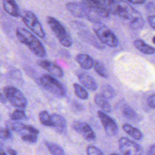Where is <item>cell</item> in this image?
<instances>
[{
  "mask_svg": "<svg viewBox=\"0 0 155 155\" xmlns=\"http://www.w3.org/2000/svg\"><path fill=\"white\" fill-rule=\"evenodd\" d=\"M102 1L110 13L124 19L131 21L140 15L136 9L124 0H102Z\"/></svg>",
  "mask_w": 155,
  "mask_h": 155,
  "instance_id": "cell-1",
  "label": "cell"
},
{
  "mask_svg": "<svg viewBox=\"0 0 155 155\" xmlns=\"http://www.w3.org/2000/svg\"><path fill=\"white\" fill-rule=\"evenodd\" d=\"M16 35L19 42L25 45L34 54L39 58L45 56L46 51L42 44L30 31L19 27L16 30Z\"/></svg>",
  "mask_w": 155,
  "mask_h": 155,
  "instance_id": "cell-2",
  "label": "cell"
},
{
  "mask_svg": "<svg viewBox=\"0 0 155 155\" xmlns=\"http://www.w3.org/2000/svg\"><path fill=\"white\" fill-rule=\"evenodd\" d=\"M39 82L43 88L55 96L62 97L65 95V90L64 86L54 76L44 74L39 78Z\"/></svg>",
  "mask_w": 155,
  "mask_h": 155,
  "instance_id": "cell-3",
  "label": "cell"
},
{
  "mask_svg": "<svg viewBox=\"0 0 155 155\" xmlns=\"http://www.w3.org/2000/svg\"><path fill=\"white\" fill-rule=\"evenodd\" d=\"M93 29L97 38L104 45L110 47H116L118 45L119 42L116 36L102 22L94 24Z\"/></svg>",
  "mask_w": 155,
  "mask_h": 155,
  "instance_id": "cell-4",
  "label": "cell"
},
{
  "mask_svg": "<svg viewBox=\"0 0 155 155\" xmlns=\"http://www.w3.org/2000/svg\"><path fill=\"white\" fill-rule=\"evenodd\" d=\"M47 21L61 45L66 47H71L73 42L72 39L60 22L51 16H48Z\"/></svg>",
  "mask_w": 155,
  "mask_h": 155,
  "instance_id": "cell-5",
  "label": "cell"
},
{
  "mask_svg": "<svg viewBox=\"0 0 155 155\" xmlns=\"http://www.w3.org/2000/svg\"><path fill=\"white\" fill-rule=\"evenodd\" d=\"M3 92L10 103L15 107L24 109L27 106V100L23 93L13 86H6L3 89Z\"/></svg>",
  "mask_w": 155,
  "mask_h": 155,
  "instance_id": "cell-6",
  "label": "cell"
},
{
  "mask_svg": "<svg viewBox=\"0 0 155 155\" xmlns=\"http://www.w3.org/2000/svg\"><path fill=\"white\" fill-rule=\"evenodd\" d=\"M24 24L35 35L41 38L45 36L44 30L36 16L31 11H25L22 15Z\"/></svg>",
  "mask_w": 155,
  "mask_h": 155,
  "instance_id": "cell-7",
  "label": "cell"
},
{
  "mask_svg": "<svg viewBox=\"0 0 155 155\" xmlns=\"http://www.w3.org/2000/svg\"><path fill=\"white\" fill-rule=\"evenodd\" d=\"M119 148L123 155H143L142 147L134 141L125 137L119 139Z\"/></svg>",
  "mask_w": 155,
  "mask_h": 155,
  "instance_id": "cell-8",
  "label": "cell"
},
{
  "mask_svg": "<svg viewBox=\"0 0 155 155\" xmlns=\"http://www.w3.org/2000/svg\"><path fill=\"white\" fill-rule=\"evenodd\" d=\"M73 129L80 134L85 140L89 142H93L96 140V136L91 128L85 122L75 120L73 122Z\"/></svg>",
  "mask_w": 155,
  "mask_h": 155,
  "instance_id": "cell-9",
  "label": "cell"
},
{
  "mask_svg": "<svg viewBox=\"0 0 155 155\" xmlns=\"http://www.w3.org/2000/svg\"><path fill=\"white\" fill-rule=\"evenodd\" d=\"M97 115L107 134L110 136H115L118 132V127L115 121L102 111H97Z\"/></svg>",
  "mask_w": 155,
  "mask_h": 155,
  "instance_id": "cell-10",
  "label": "cell"
},
{
  "mask_svg": "<svg viewBox=\"0 0 155 155\" xmlns=\"http://www.w3.org/2000/svg\"><path fill=\"white\" fill-rule=\"evenodd\" d=\"M38 64L54 77L61 78L64 76V72L61 68L54 62L47 60H41L38 62Z\"/></svg>",
  "mask_w": 155,
  "mask_h": 155,
  "instance_id": "cell-11",
  "label": "cell"
},
{
  "mask_svg": "<svg viewBox=\"0 0 155 155\" xmlns=\"http://www.w3.org/2000/svg\"><path fill=\"white\" fill-rule=\"evenodd\" d=\"M79 36L82 40L99 50H103L105 48L104 45L99 40V39L96 38L88 31H81L79 33Z\"/></svg>",
  "mask_w": 155,
  "mask_h": 155,
  "instance_id": "cell-12",
  "label": "cell"
},
{
  "mask_svg": "<svg viewBox=\"0 0 155 155\" xmlns=\"http://www.w3.org/2000/svg\"><path fill=\"white\" fill-rule=\"evenodd\" d=\"M67 10L74 17L85 18V12L81 3L70 2L65 5Z\"/></svg>",
  "mask_w": 155,
  "mask_h": 155,
  "instance_id": "cell-13",
  "label": "cell"
},
{
  "mask_svg": "<svg viewBox=\"0 0 155 155\" xmlns=\"http://www.w3.org/2000/svg\"><path fill=\"white\" fill-rule=\"evenodd\" d=\"M75 60L81 67L84 70H90L94 66V61L93 59L87 54L79 53L77 54L75 57Z\"/></svg>",
  "mask_w": 155,
  "mask_h": 155,
  "instance_id": "cell-14",
  "label": "cell"
},
{
  "mask_svg": "<svg viewBox=\"0 0 155 155\" xmlns=\"http://www.w3.org/2000/svg\"><path fill=\"white\" fill-rule=\"evenodd\" d=\"M51 120L53 124V127L55 131L60 134L65 132L66 129V121L65 118L60 114L53 113L51 115Z\"/></svg>",
  "mask_w": 155,
  "mask_h": 155,
  "instance_id": "cell-15",
  "label": "cell"
},
{
  "mask_svg": "<svg viewBox=\"0 0 155 155\" xmlns=\"http://www.w3.org/2000/svg\"><path fill=\"white\" fill-rule=\"evenodd\" d=\"M80 82L87 89L91 91H95L97 88V84L95 79L87 73H81L78 75Z\"/></svg>",
  "mask_w": 155,
  "mask_h": 155,
  "instance_id": "cell-16",
  "label": "cell"
},
{
  "mask_svg": "<svg viewBox=\"0 0 155 155\" xmlns=\"http://www.w3.org/2000/svg\"><path fill=\"white\" fill-rule=\"evenodd\" d=\"M4 10L10 15L13 17H18L20 15L19 8L15 0H2Z\"/></svg>",
  "mask_w": 155,
  "mask_h": 155,
  "instance_id": "cell-17",
  "label": "cell"
},
{
  "mask_svg": "<svg viewBox=\"0 0 155 155\" xmlns=\"http://www.w3.org/2000/svg\"><path fill=\"white\" fill-rule=\"evenodd\" d=\"M95 104L102 110L103 112L110 113L111 111V106L107 99H106L101 93H97L94 96Z\"/></svg>",
  "mask_w": 155,
  "mask_h": 155,
  "instance_id": "cell-18",
  "label": "cell"
},
{
  "mask_svg": "<svg viewBox=\"0 0 155 155\" xmlns=\"http://www.w3.org/2000/svg\"><path fill=\"white\" fill-rule=\"evenodd\" d=\"M5 124L7 128L10 131L18 133L21 134H24V130H26V124H24L19 121L11 119L10 120H7Z\"/></svg>",
  "mask_w": 155,
  "mask_h": 155,
  "instance_id": "cell-19",
  "label": "cell"
},
{
  "mask_svg": "<svg viewBox=\"0 0 155 155\" xmlns=\"http://www.w3.org/2000/svg\"><path fill=\"white\" fill-rule=\"evenodd\" d=\"M134 46L140 52L145 54H153L155 53V48L151 47L141 39H136L133 42Z\"/></svg>",
  "mask_w": 155,
  "mask_h": 155,
  "instance_id": "cell-20",
  "label": "cell"
},
{
  "mask_svg": "<svg viewBox=\"0 0 155 155\" xmlns=\"http://www.w3.org/2000/svg\"><path fill=\"white\" fill-rule=\"evenodd\" d=\"M122 129L126 133H127L136 140H140L143 137V135L141 131L137 128H134L130 125L124 124L122 126Z\"/></svg>",
  "mask_w": 155,
  "mask_h": 155,
  "instance_id": "cell-21",
  "label": "cell"
},
{
  "mask_svg": "<svg viewBox=\"0 0 155 155\" xmlns=\"http://www.w3.org/2000/svg\"><path fill=\"white\" fill-rule=\"evenodd\" d=\"M94 68L96 72L101 77L104 78H108L109 77L108 72L102 62L99 61H95L94 64Z\"/></svg>",
  "mask_w": 155,
  "mask_h": 155,
  "instance_id": "cell-22",
  "label": "cell"
},
{
  "mask_svg": "<svg viewBox=\"0 0 155 155\" xmlns=\"http://www.w3.org/2000/svg\"><path fill=\"white\" fill-rule=\"evenodd\" d=\"M45 143L52 155H65L64 150L58 144L48 141L45 142Z\"/></svg>",
  "mask_w": 155,
  "mask_h": 155,
  "instance_id": "cell-23",
  "label": "cell"
},
{
  "mask_svg": "<svg viewBox=\"0 0 155 155\" xmlns=\"http://www.w3.org/2000/svg\"><path fill=\"white\" fill-rule=\"evenodd\" d=\"M39 118L42 124L47 127H52L53 126L51 116L48 114L47 111H41L39 113Z\"/></svg>",
  "mask_w": 155,
  "mask_h": 155,
  "instance_id": "cell-24",
  "label": "cell"
},
{
  "mask_svg": "<svg viewBox=\"0 0 155 155\" xmlns=\"http://www.w3.org/2000/svg\"><path fill=\"white\" fill-rule=\"evenodd\" d=\"M101 94L107 99H112L116 95L114 89L108 84L102 86L101 88Z\"/></svg>",
  "mask_w": 155,
  "mask_h": 155,
  "instance_id": "cell-25",
  "label": "cell"
},
{
  "mask_svg": "<svg viewBox=\"0 0 155 155\" xmlns=\"http://www.w3.org/2000/svg\"><path fill=\"white\" fill-rule=\"evenodd\" d=\"M144 19L140 15L131 20L130 23V27L133 30H137L143 27L144 25Z\"/></svg>",
  "mask_w": 155,
  "mask_h": 155,
  "instance_id": "cell-26",
  "label": "cell"
},
{
  "mask_svg": "<svg viewBox=\"0 0 155 155\" xmlns=\"http://www.w3.org/2000/svg\"><path fill=\"white\" fill-rule=\"evenodd\" d=\"M73 88L75 94L81 99L85 100L88 97V94L87 91L79 84H74Z\"/></svg>",
  "mask_w": 155,
  "mask_h": 155,
  "instance_id": "cell-27",
  "label": "cell"
},
{
  "mask_svg": "<svg viewBox=\"0 0 155 155\" xmlns=\"http://www.w3.org/2000/svg\"><path fill=\"white\" fill-rule=\"evenodd\" d=\"M122 114L125 117L130 120H136L137 117L134 110L128 105H125L122 110Z\"/></svg>",
  "mask_w": 155,
  "mask_h": 155,
  "instance_id": "cell-28",
  "label": "cell"
},
{
  "mask_svg": "<svg viewBox=\"0 0 155 155\" xmlns=\"http://www.w3.org/2000/svg\"><path fill=\"white\" fill-rule=\"evenodd\" d=\"M10 118L12 120H22L26 118V115L24 110L22 109H17L10 114Z\"/></svg>",
  "mask_w": 155,
  "mask_h": 155,
  "instance_id": "cell-29",
  "label": "cell"
},
{
  "mask_svg": "<svg viewBox=\"0 0 155 155\" xmlns=\"http://www.w3.org/2000/svg\"><path fill=\"white\" fill-rule=\"evenodd\" d=\"M21 139L26 142L28 143H35L37 141V136L36 134H25L24 133L22 134H21Z\"/></svg>",
  "mask_w": 155,
  "mask_h": 155,
  "instance_id": "cell-30",
  "label": "cell"
},
{
  "mask_svg": "<svg viewBox=\"0 0 155 155\" xmlns=\"http://www.w3.org/2000/svg\"><path fill=\"white\" fill-rule=\"evenodd\" d=\"M87 155H104L98 148L92 145H89L87 148Z\"/></svg>",
  "mask_w": 155,
  "mask_h": 155,
  "instance_id": "cell-31",
  "label": "cell"
},
{
  "mask_svg": "<svg viewBox=\"0 0 155 155\" xmlns=\"http://www.w3.org/2000/svg\"><path fill=\"white\" fill-rule=\"evenodd\" d=\"M12 137L10 130L7 128H0V139L8 140Z\"/></svg>",
  "mask_w": 155,
  "mask_h": 155,
  "instance_id": "cell-32",
  "label": "cell"
},
{
  "mask_svg": "<svg viewBox=\"0 0 155 155\" xmlns=\"http://www.w3.org/2000/svg\"><path fill=\"white\" fill-rule=\"evenodd\" d=\"M146 10L150 13L155 12V2H148L145 5Z\"/></svg>",
  "mask_w": 155,
  "mask_h": 155,
  "instance_id": "cell-33",
  "label": "cell"
},
{
  "mask_svg": "<svg viewBox=\"0 0 155 155\" xmlns=\"http://www.w3.org/2000/svg\"><path fill=\"white\" fill-rule=\"evenodd\" d=\"M147 104L150 107L155 108V94L150 96L148 98Z\"/></svg>",
  "mask_w": 155,
  "mask_h": 155,
  "instance_id": "cell-34",
  "label": "cell"
},
{
  "mask_svg": "<svg viewBox=\"0 0 155 155\" xmlns=\"http://www.w3.org/2000/svg\"><path fill=\"white\" fill-rule=\"evenodd\" d=\"M147 21L150 25L155 30V15H150L147 18Z\"/></svg>",
  "mask_w": 155,
  "mask_h": 155,
  "instance_id": "cell-35",
  "label": "cell"
},
{
  "mask_svg": "<svg viewBox=\"0 0 155 155\" xmlns=\"http://www.w3.org/2000/svg\"><path fill=\"white\" fill-rule=\"evenodd\" d=\"M26 130H27V131L30 132V133L31 134H39V130L36 128H35V127L31 126V125H26Z\"/></svg>",
  "mask_w": 155,
  "mask_h": 155,
  "instance_id": "cell-36",
  "label": "cell"
},
{
  "mask_svg": "<svg viewBox=\"0 0 155 155\" xmlns=\"http://www.w3.org/2000/svg\"><path fill=\"white\" fill-rule=\"evenodd\" d=\"M147 155H155V145H153L149 148Z\"/></svg>",
  "mask_w": 155,
  "mask_h": 155,
  "instance_id": "cell-37",
  "label": "cell"
},
{
  "mask_svg": "<svg viewBox=\"0 0 155 155\" xmlns=\"http://www.w3.org/2000/svg\"><path fill=\"white\" fill-rule=\"evenodd\" d=\"M72 107H73L74 110L81 111V110H82V106L80 104H79V103L76 102H74V103L73 104Z\"/></svg>",
  "mask_w": 155,
  "mask_h": 155,
  "instance_id": "cell-38",
  "label": "cell"
},
{
  "mask_svg": "<svg viewBox=\"0 0 155 155\" xmlns=\"http://www.w3.org/2000/svg\"><path fill=\"white\" fill-rule=\"evenodd\" d=\"M7 98L4 93V92L0 91V102L1 103H5L7 102Z\"/></svg>",
  "mask_w": 155,
  "mask_h": 155,
  "instance_id": "cell-39",
  "label": "cell"
},
{
  "mask_svg": "<svg viewBox=\"0 0 155 155\" xmlns=\"http://www.w3.org/2000/svg\"><path fill=\"white\" fill-rule=\"evenodd\" d=\"M127 1L132 4H142L145 3L146 1V0H127Z\"/></svg>",
  "mask_w": 155,
  "mask_h": 155,
  "instance_id": "cell-40",
  "label": "cell"
},
{
  "mask_svg": "<svg viewBox=\"0 0 155 155\" xmlns=\"http://www.w3.org/2000/svg\"><path fill=\"white\" fill-rule=\"evenodd\" d=\"M7 151L8 153L10 154V155H17V152L16 150H15L14 149H12V148H8L7 149Z\"/></svg>",
  "mask_w": 155,
  "mask_h": 155,
  "instance_id": "cell-41",
  "label": "cell"
},
{
  "mask_svg": "<svg viewBox=\"0 0 155 155\" xmlns=\"http://www.w3.org/2000/svg\"><path fill=\"white\" fill-rule=\"evenodd\" d=\"M91 2H94V3H99V4H101L102 5H104L101 1V0H88Z\"/></svg>",
  "mask_w": 155,
  "mask_h": 155,
  "instance_id": "cell-42",
  "label": "cell"
},
{
  "mask_svg": "<svg viewBox=\"0 0 155 155\" xmlns=\"http://www.w3.org/2000/svg\"><path fill=\"white\" fill-rule=\"evenodd\" d=\"M4 146V142L1 140V139H0V149H2Z\"/></svg>",
  "mask_w": 155,
  "mask_h": 155,
  "instance_id": "cell-43",
  "label": "cell"
},
{
  "mask_svg": "<svg viewBox=\"0 0 155 155\" xmlns=\"http://www.w3.org/2000/svg\"><path fill=\"white\" fill-rule=\"evenodd\" d=\"M0 155H7V154L4 151H2L1 149H0Z\"/></svg>",
  "mask_w": 155,
  "mask_h": 155,
  "instance_id": "cell-44",
  "label": "cell"
},
{
  "mask_svg": "<svg viewBox=\"0 0 155 155\" xmlns=\"http://www.w3.org/2000/svg\"><path fill=\"white\" fill-rule=\"evenodd\" d=\"M152 41H153V44L155 45V36H153V39H152Z\"/></svg>",
  "mask_w": 155,
  "mask_h": 155,
  "instance_id": "cell-45",
  "label": "cell"
},
{
  "mask_svg": "<svg viewBox=\"0 0 155 155\" xmlns=\"http://www.w3.org/2000/svg\"><path fill=\"white\" fill-rule=\"evenodd\" d=\"M110 155H119V154H116V153H113V154H111Z\"/></svg>",
  "mask_w": 155,
  "mask_h": 155,
  "instance_id": "cell-46",
  "label": "cell"
},
{
  "mask_svg": "<svg viewBox=\"0 0 155 155\" xmlns=\"http://www.w3.org/2000/svg\"><path fill=\"white\" fill-rule=\"evenodd\" d=\"M0 117H1V115H0Z\"/></svg>",
  "mask_w": 155,
  "mask_h": 155,
  "instance_id": "cell-47",
  "label": "cell"
}]
</instances>
